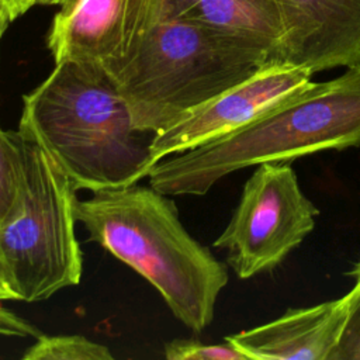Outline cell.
<instances>
[{"label":"cell","instance_id":"obj_1","mask_svg":"<svg viewBox=\"0 0 360 360\" xmlns=\"http://www.w3.org/2000/svg\"><path fill=\"white\" fill-rule=\"evenodd\" d=\"M18 132L37 143L76 190L138 183L156 165V132L136 128L114 76L97 62L62 60L22 97Z\"/></svg>","mask_w":360,"mask_h":360},{"label":"cell","instance_id":"obj_2","mask_svg":"<svg viewBox=\"0 0 360 360\" xmlns=\"http://www.w3.org/2000/svg\"><path fill=\"white\" fill-rule=\"evenodd\" d=\"M360 146V65L300 93L252 122L159 160L149 184L166 195H204L226 174L263 162Z\"/></svg>","mask_w":360,"mask_h":360},{"label":"cell","instance_id":"obj_3","mask_svg":"<svg viewBox=\"0 0 360 360\" xmlns=\"http://www.w3.org/2000/svg\"><path fill=\"white\" fill-rule=\"evenodd\" d=\"M75 211L90 240L150 283L187 328L212 322L226 266L186 231L166 194L138 183L104 188L77 200Z\"/></svg>","mask_w":360,"mask_h":360},{"label":"cell","instance_id":"obj_4","mask_svg":"<svg viewBox=\"0 0 360 360\" xmlns=\"http://www.w3.org/2000/svg\"><path fill=\"white\" fill-rule=\"evenodd\" d=\"M267 60V51L249 39L194 21L159 18L135 52L108 72L135 127L159 134Z\"/></svg>","mask_w":360,"mask_h":360},{"label":"cell","instance_id":"obj_5","mask_svg":"<svg viewBox=\"0 0 360 360\" xmlns=\"http://www.w3.org/2000/svg\"><path fill=\"white\" fill-rule=\"evenodd\" d=\"M22 149L24 205L0 228V252L15 298L35 302L79 284L83 255L75 233L77 190L37 143L22 136Z\"/></svg>","mask_w":360,"mask_h":360},{"label":"cell","instance_id":"obj_6","mask_svg":"<svg viewBox=\"0 0 360 360\" xmlns=\"http://www.w3.org/2000/svg\"><path fill=\"white\" fill-rule=\"evenodd\" d=\"M319 210L302 193L291 162L259 163L214 246L239 278L276 269L315 228Z\"/></svg>","mask_w":360,"mask_h":360},{"label":"cell","instance_id":"obj_7","mask_svg":"<svg viewBox=\"0 0 360 360\" xmlns=\"http://www.w3.org/2000/svg\"><path fill=\"white\" fill-rule=\"evenodd\" d=\"M162 0H66L46 45L55 63L97 62L108 70L127 60L160 18Z\"/></svg>","mask_w":360,"mask_h":360},{"label":"cell","instance_id":"obj_8","mask_svg":"<svg viewBox=\"0 0 360 360\" xmlns=\"http://www.w3.org/2000/svg\"><path fill=\"white\" fill-rule=\"evenodd\" d=\"M305 69L266 63L250 77L193 110L159 132L152 145L155 162L226 135L264 114L311 83Z\"/></svg>","mask_w":360,"mask_h":360},{"label":"cell","instance_id":"obj_9","mask_svg":"<svg viewBox=\"0 0 360 360\" xmlns=\"http://www.w3.org/2000/svg\"><path fill=\"white\" fill-rule=\"evenodd\" d=\"M281 35L267 63L316 73L360 65V0H276Z\"/></svg>","mask_w":360,"mask_h":360},{"label":"cell","instance_id":"obj_10","mask_svg":"<svg viewBox=\"0 0 360 360\" xmlns=\"http://www.w3.org/2000/svg\"><path fill=\"white\" fill-rule=\"evenodd\" d=\"M347 316V294L312 307L291 308L277 319L229 335L250 360H330Z\"/></svg>","mask_w":360,"mask_h":360},{"label":"cell","instance_id":"obj_11","mask_svg":"<svg viewBox=\"0 0 360 360\" xmlns=\"http://www.w3.org/2000/svg\"><path fill=\"white\" fill-rule=\"evenodd\" d=\"M160 18L194 21L249 39L269 59L281 35L276 0H162Z\"/></svg>","mask_w":360,"mask_h":360},{"label":"cell","instance_id":"obj_12","mask_svg":"<svg viewBox=\"0 0 360 360\" xmlns=\"http://www.w3.org/2000/svg\"><path fill=\"white\" fill-rule=\"evenodd\" d=\"M25 156L22 136L0 129V228L14 219L25 195Z\"/></svg>","mask_w":360,"mask_h":360},{"label":"cell","instance_id":"obj_13","mask_svg":"<svg viewBox=\"0 0 360 360\" xmlns=\"http://www.w3.org/2000/svg\"><path fill=\"white\" fill-rule=\"evenodd\" d=\"M24 360H112L110 349L80 335H41L24 352Z\"/></svg>","mask_w":360,"mask_h":360},{"label":"cell","instance_id":"obj_14","mask_svg":"<svg viewBox=\"0 0 360 360\" xmlns=\"http://www.w3.org/2000/svg\"><path fill=\"white\" fill-rule=\"evenodd\" d=\"M346 274L354 284L347 292V316L330 360H360V259Z\"/></svg>","mask_w":360,"mask_h":360},{"label":"cell","instance_id":"obj_15","mask_svg":"<svg viewBox=\"0 0 360 360\" xmlns=\"http://www.w3.org/2000/svg\"><path fill=\"white\" fill-rule=\"evenodd\" d=\"M169 360H250L243 352L225 340L222 345H205L191 339H173L165 345Z\"/></svg>","mask_w":360,"mask_h":360},{"label":"cell","instance_id":"obj_16","mask_svg":"<svg viewBox=\"0 0 360 360\" xmlns=\"http://www.w3.org/2000/svg\"><path fill=\"white\" fill-rule=\"evenodd\" d=\"M41 335V330L35 325L0 304V336L37 339Z\"/></svg>","mask_w":360,"mask_h":360},{"label":"cell","instance_id":"obj_17","mask_svg":"<svg viewBox=\"0 0 360 360\" xmlns=\"http://www.w3.org/2000/svg\"><path fill=\"white\" fill-rule=\"evenodd\" d=\"M0 3L4 4L11 17V21H14L25 11H28L32 6L38 4V0H0Z\"/></svg>","mask_w":360,"mask_h":360},{"label":"cell","instance_id":"obj_18","mask_svg":"<svg viewBox=\"0 0 360 360\" xmlns=\"http://www.w3.org/2000/svg\"><path fill=\"white\" fill-rule=\"evenodd\" d=\"M7 300H17L15 294L13 292L10 283H8V277H7V270L3 262V256L0 252V302L1 301H7Z\"/></svg>","mask_w":360,"mask_h":360},{"label":"cell","instance_id":"obj_19","mask_svg":"<svg viewBox=\"0 0 360 360\" xmlns=\"http://www.w3.org/2000/svg\"><path fill=\"white\" fill-rule=\"evenodd\" d=\"M10 22H11V17H10L8 11H7V8L4 7V4L0 3V39H1L3 34L6 32V30H7Z\"/></svg>","mask_w":360,"mask_h":360},{"label":"cell","instance_id":"obj_20","mask_svg":"<svg viewBox=\"0 0 360 360\" xmlns=\"http://www.w3.org/2000/svg\"><path fill=\"white\" fill-rule=\"evenodd\" d=\"M66 0H38V4H42V6H55V4H59L62 6Z\"/></svg>","mask_w":360,"mask_h":360}]
</instances>
